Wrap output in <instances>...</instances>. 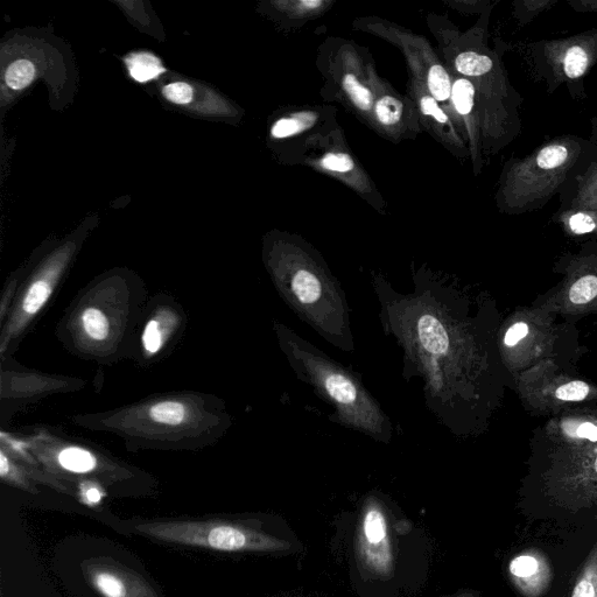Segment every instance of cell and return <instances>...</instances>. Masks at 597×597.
Returning <instances> with one entry per match:
<instances>
[{
    "label": "cell",
    "mask_w": 597,
    "mask_h": 597,
    "mask_svg": "<svg viewBox=\"0 0 597 597\" xmlns=\"http://www.w3.org/2000/svg\"><path fill=\"white\" fill-rule=\"evenodd\" d=\"M385 333L404 354V376L423 382L425 403L459 437H479L514 383L498 349L502 316L490 294L418 285L409 294L376 285Z\"/></svg>",
    "instance_id": "1"
},
{
    "label": "cell",
    "mask_w": 597,
    "mask_h": 597,
    "mask_svg": "<svg viewBox=\"0 0 597 597\" xmlns=\"http://www.w3.org/2000/svg\"><path fill=\"white\" fill-rule=\"evenodd\" d=\"M529 448L530 494L561 508L597 510V405L547 418Z\"/></svg>",
    "instance_id": "2"
},
{
    "label": "cell",
    "mask_w": 597,
    "mask_h": 597,
    "mask_svg": "<svg viewBox=\"0 0 597 597\" xmlns=\"http://www.w3.org/2000/svg\"><path fill=\"white\" fill-rule=\"evenodd\" d=\"M275 330L294 374L333 407V420L389 444L393 434L391 421L362 379L282 323L277 322Z\"/></svg>",
    "instance_id": "3"
},
{
    "label": "cell",
    "mask_w": 597,
    "mask_h": 597,
    "mask_svg": "<svg viewBox=\"0 0 597 597\" xmlns=\"http://www.w3.org/2000/svg\"><path fill=\"white\" fill-rule=\"evenodd\" d=\"M594 153L591 140L566 135L549 140L528 156L512 160L501 192L505 212L523 215L544 208L584 170Z\"/></svg>",
    "instance_id": "4"
},
{
    "label": "cell",
    "mask_w": 597,
    "mask_h": 597,
    "mask_svg": "<svg viewBox=\"0 0 597 597\" xmlns=\"http://www.w3.org/2000/svg\"><path fill=\"white\" fill-rule=\"evenodd\" d=\"M559 318L544 308L530 305L518 307L502 319L498 349L512 383L521 372L543 361L579 370V362L588 349L580 341L575 322Z\"/></svg>",
    "instance_id": "5"
},
{
    "label": "cell",
    "mask_w": 597,
    "mask_h": 597,
    "mask_svg": "<svg viewBox=\"0 0 597 597\" xmlns=\"http://www.w3.org/2000/svg\"><path fill=\"white\" fill-rule=\"evenodd\" d=\"M532 75L545 83L547 94L566 87L584 98V82L597 62V27L567 38L545 39L522 45Z\"/></svg>",
    "instance_id": "6"
},
{
    "label": "cell",
    "mask_w": 597,
    "mask_h": 597,
    "mask_svg": "<svg viewBox=\"0 0 597 597\" xmlns=\"http://www.w3.org/2000/svg\"><path fill=\"white\" fill-rule=\"evenodd\" d=\"M514 391L532 416L551 418L568 410L597 405V384L578 369L543 361L514 379Z\"/></svg>",
    "instance_id": "7"
},
{
    "label": "cell",
    "mask_w": 597,
    "mask_h": 597,
    "mask_svg": "<svg viewBox=\"0 0 597 597\" xmlns=\"http://www.w3.org/2000/svg\"><path fill=\"white\" fill-rule=\"evenodd\" d=\"M563 277L531 305L575 322L597 314V241H585L578 251H567L553 266Z\"/></svg>",
    "instance_id": "8"
},
{
    "label": "cell",
    "mask_w": 597,
    "mask_h": 597,
    "mask_svg": "<svg viewBox=\"0 0 597 597\" xmlns=\"http://www.w3.org/2000/svg\"><path fill=\"white\" fill-rule=\"evenodd\" d=\"M140 531L167 542L237 552L284 549L282 540L224 523H167L143 525Z\"/></svg>",
    "instance_id": "9"
},
{
    "label": "cell",
    "mask_w": 597,
    "mask_h": 597,
    "mask_svg": "<svg viewBox=\"0 0 597 597\" xmlns=\"http://www.w3.org/2000/svg\"><path fill=\"white\" fill-rule=\"evenodd\" d=\"M121 316L118 306L101 304L100 297L87 296L70 316L76 341L84 349H104L121 332Z\"/></svg>",
    "instance_id": "10"
},
{
    "label": "cell",
    "mask_w": 597,
    "mask_h": 597,
    "mask_svg": "<svg viewBox=\"0 0 597 597\" xmlns=\"http://www.w3.org/2000/svg\"><path fill=\"white\" fill-rule=\"evenodd\" d=\"M362 557L372 571L386 575L392 570L393 556L389 540L388 521L376 501H370L364 511L361 526Z\"/></svg>",
    "instance_id": "11"
},
{
    "label": "cell",
    "mask_w": 597,
    "mask_h": 597,
    "mask_svg": "<svg viewBox=\"0 0 597 597\" xmlns=\"http://www.w3.org/2000/svg\"><path fill=\"white\" fill-rule=\"evenodd\" d=\"M196 405L186 397H171L159 399L149 405H144L142 414L144 420H149L152 430L163 433H185L187 427L196 425Z\"/></svg>",
    "instance_id": "12"
},
{
    "label": "cell",
    "mask_w": 597,
    "mask_h": 597,
    "mask_svg": "<svg viewBox=\"0 0 597 597\" xmlns=\"http://www.w3.org/2000/svg\"><path fill=\"white\" fill-rule=\"evenodd\" d=\"M563 191H566L563 206L597 210V159L589 161Z\"/></svg>",
    "instance_id": "13"
},
{
    "label": "cell",
    "mask_w": 597,
    "mask_h": 597,
    "mask_svg": "<svg viewBox=\"0 0 597 597\" xmlns=\"http://www.w3.org/2000/svg\"><path fill=\"white\" fill-rule=\"evenodd\" d=\"M178 321V315L166 308H161L147 320L142 335V346L147 355L156 356L166 347Z\"/></svg>",
    "instance_id": "14"
},
{
    "label": "cell",
    "mask_w": 597,
    "mask_h": 597,
    "mask_svg": "<svg viewBox=\"0 0 597 597\" xmlns=\"http://www.w3.org/2000/svg\"><path fill=\"white\" fill-rule=\"evenodd\" d=\"M58 466L73 474H89L96 470L97 456L86 447L67 444L60 445L55 453Z\"/></svg>",
    "instance_id": "15"
},
{
    "label": "cell",
    "mask_w": 597,
    "mask_h": 597,
    "mask_svg": "<svg viewBox=\"0 0 597 597\" xmlns=\"http://www.w3.org/2000/svg\"><path fill=\"white\" fill-rule=\"evenodd\" d=\"M125 62L132 79L139 83L157 79L166 72L157 56L150 53H133L126 58Z\"/></svg>",
    "instance_id": "16"
},
{
    "label": "cell",
    "mask_w": 597,
    "mask_h": 597,
    "mask_svg": "<svg viewBox=\"0 0 597 597\" xmlns=\"http://www.w3.org/2000/svg\"><path fill=\"white\" fill-rule=\"evenodd\" d=\"M454 65L461 75L476 77V79H482L484 76L493 74L496 68L493 56L474 51L459 54Z\"/></svg>",
    "instance_id": "17"
},
{
    "label": "cell",
    "mask_w": 597,
    "mask_h": 597,
    "mask_svg": "<svg viewBox=\"0 0 597 597\" xmlns=\"http://www.w3.org/2000/svg\"><path fill=\"white\" fill-rule=\"evenodd\" d=\"M90 581L103 597H129V587L121 575L109 570L91 572Z\"/></svg>",
    "instance_id": "18"
},
{
    "label": "cell",
    "mask_w": 597,
    "mask_h": 597,
    "mask_svg": "<svg viewBox=\"0 0 597 597\" xmlns=\"http://www.w3.org/2000/svg\"><path fill=\"white\" fill-rule=\"evenodd\" d=\"M557 4L558 0H518L514 3V14L518 27L523 28L529 25L540 14L551 10Z\"/></svg>",
    "instance_id": "19"
},
{
    "label": "cell",
    "mask_w": 597,
    "mask_h": 597,
    "mask_svg": "<svg viewBox=\"0 0 597 597\" xmlns=\"http://www.w3.org/2000/svg\"><path fill=\"white\" fill-rule=\"evenodd\" d=\"M476 88L468 79L456 80L452 89L454 108L461 116H469L475 108Z\"/></svg>",
    "instance_id": "20"
},
{
    "label": "cell",
    "mask_w": 597,
    "mask_h": 597,
    "mask_svg": "<svg viewBox=\"0 0 597 597\" xmlns=\"http://www.w3.org/2000/svg\"><path fill=\"white\" fill-rule=\"evenodd\" d=\"M427 87L435 101L446 102L452 97L451 77L440 65H433L428 70Z\"/></svg>",
    "instance_id": "21"
},
{
    "label": "cell",
    "mask_w": 597,
    "mask_h": 597,
    "mask_svg": "<svg viewBox=\"0 0 597 597\" xmlns=\"http://www.w3.org/2000/svg\"><path fill=\"white\" fill-rule=\"evenodd\" d=\"M571 597H597V547L588 558Z\"/></svg>",
    "instance_id": "22"
},
{
    "label": "cell",
    "mask_w": 597,
    "mask_h": 597,
    "mask_svg": "<svg viewBox=\"0 0 597 597\" xmlns=\"http://www.w3.org/2000/svg\"><path fill=\"white\" fill-rule=\"evenodd\" d=\"M542 570V563L531 554H523L511 561L510 573L518 582H521V587H532V578Z\"/></svg>",
    "instance_id": "23"
},
{
    "label": "cell",
    "mask_w": 597,
    "mask_h": 597,
    "mask_svg": "<svg viewBox=\"0 0 597 597\" xmlns=\"http://www.w3.org/2000/svg\"><path fill=\"white\" fill-rule=\"evenodd\" d=\"M342 86L358 109L365 112L372 110V107H374V97H372L371 91L367 87H364L354 74L344 76Z\"/></svg>",
    "instance_id": "24"
},
{
    "label": "cell",
    "mask_w": 597,
    "mask_h": 597,
    "mask_svg": "<svg viewBox=\"0 0 597 597\" xmlns=\"http://www.w3.org/2000/svg\"><path fill=\"white\" fill-rule=\"evenodd\" d=\"M35 76L33 63L28 60H18L6 70V83L13 90L24 89L32 83Z\"/></svg>",
    "instance_id": "25"
},
{
    "label": "cell",
    "mask_w": 597,
    "mask_h": 597,
    "mask_svg": "<svg viewBox=\"0 0 597 597\" xmlns=\"http://www.w3.org/2000/svg\"><path fill=\"white\" fill-rule=\"evenodd\" d=\"M403 108V103L396 97L385 95L376 103V117L384 126L396 125L403 116Z\"/></svg>",
    "instance_id": "26"
},
{
    "label": "cell",
    "mask_w": 597,
    "mask_h": 597,
    "mask_svg": "<svg viewBox=\"0 0 597 597\" xmlns=\"http://www.w3.org/2000/svg\"><path fill=\"white\" fill-rule=\"evenodd\" d=\"M313 116L297 115L290 118L280 119L272 128V136L275 138H287L305 131L313 124Z\"/></svg>",
    "instance_id": "27"
},
{
    "label": "cell",
    "mask_w": 597,
    "mask_h": 597,
    "mask_svg": "<svg viewBox=\"0 0 597 597\" xmlns=\"http://www.w3.org/2000/svg\"><path fill=\"white\" fill-rule=\"evenodd\" d=\"M193 88L185 82L168 84L163 89V95L174 104L185 105L193 100Z\"/></svg>",
    "instance_id": "28"
},
{
    "label": "cell",
    "mask_w": 597,
    "mask_h": 597,
    "mask_svg": "<svg viewBox=\"0 0 597 597\" xmlns=\"http://www.w3.org/2000/svg\"><path fill=\"white\" fill-rule=\"evenodd\" d=\"M322 166L328 171L347 173L353 170L354 161L346 153H328L322 159Z\"/></svg>",
    "instance_id": "29"
},
{
    "label": "cell",
    "mask_w": 597,
    "mask_h": 597,
    "mask_svg": "<svg viewBox=\"0 0 597 597\" xmlns=\"http://www.w3.org/2000/svg\"><path fill=\"white\" fill-rule=\"evenodd\" d=\"M420 108L423 110L424 115L433 117L435 121L441 124H446L448 122V117L444 110L439 107V104L432 96H424L421 98Z\"/></svg>",
    "instance_id": "30"
},
{
    "label": "cell",
    "mask_w": 597,
    "mask_h": 597,
    "mask_svg": "<svg viewBox=\"0 0 597 597\" xmlns=\"http://www.w3.org/2000/svg\"><path fill=\"white\" fill-rule=\"evenodd\" d=\"M83 501L88 505L100 504L103 498V493L100 488L95 486L93 483L83 484L82 487Z\"/></svg>",
    "instance_id": "31"
},
{
    "label": "cell",
    "mask_w": 597,
    "mask_h": 597,
    "mask_svg": "<svg viewBox=\"0 0 597 597\" xmlns=\"http://www.w3.org/2000/svg\"><path fill=\"white\" fill-rule=\"evenodd\" d=\"M567 4L578 13L597 14V0H568Z\"/></svg>",
    "instance_id": "32"
},
{
    "label": "cell",
    "mask_w": 597,
    "mask_h": 597,
    "mask_svg": "<svg viewBox=\"0 0 597 597\" xmlns=\"http://www.w3.org/2000/svg\"><path fill=\"white\" fill-rule=\"evenodd\" d=\"M589 140H591L597 152V117L592 119V133L591 138H589Z\"/></svg>",
    "instance_id": "33"
},
{
    "label": "cell",
    "mask_w": 597,
    "mask_h": 597,
    "mask_svg": "<svg viewBox=\"0 0 597 597\" xmlns=\"http://www.w3.org/2000/svg\"><path fill=\"white\" fill-rule=\"evenodd\" d=\"M300 4H301L302 6H308V7H309V10L315 9V7H319V6H321V5H322V3H321V2H314V0H313V2H308V0H306V2H302V3H300Z\"/></svg>",
    "instance_id": "34"
}]
</instances>
